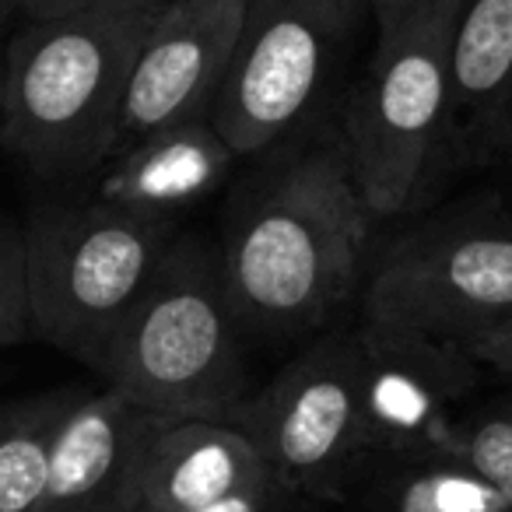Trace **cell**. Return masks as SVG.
I'll list each match as a JSON object with an SVG mask.
<instances>
[{
    "label": "cell",
    "mask_w": 512,
    "mask_h": 512,
    "mask_svg": "<svg viewBox=\"0 0 512 512\" xmlns=\"http://www.w3.org/2000/svg\"><path fill=\"white\" fill-rule=\"evenodd\" d=\"M242 337L218 249L172 239L95 372L109 390L158 418L228 425L246 400Z\"/></svg>",
    "instance_id": "3"
},
{
    "label": "cell",
    "mask_w": 512,
    "mask_h": 512,
    "mask_svg": "<svg viewBox=\"0 0 512 512\" xmlns=\"http://www.w3.org/2000/svg\"><path fill=\"white\" fill-rule=\"evenodd\" d=\"M505 144L512 151V95H509V123H505Z\"/></svg>",
    "instance_id": "24"
},
{
    "label": "cell",
    "mask_w": 512,
    "mask_h": 512,
    "mask_svg": "<svg viewBox=\"0 0 512 512\" xmlns=\"http://www.w3.org/2000/svg\"><path fill=\"white\" fill-rule=\"evenodd\" d=\"M379 512H512V502L463 463H404L379 491Z\"/></svg>",
    "instance_id": "16"
},
{
    "label": "cell",
    "mask_w": 512,
    "mask_h": 512,
    "mask_svg": "<svg viewBox=\"0 0 512 512\" xmlns=\"http://www.w3.org/2000/svg\"><path fill=\"white\" fill-rule=\"evenodd\" d=\"M362 320L470 348L512 316V221L449 218L383 249Z\"/></svg>",
    "instance_id": "7"
},
{
    "label": "cell",
    "mask_w": 512,
    "mask_h": 512,
    "mask_svg": "<svg viewBox=\"0 0 512 512\" xmlns=\"http://www.w3.org/2000/svg\"><path fill=\"white\" fill-rule=\"evenodd\" d=\"M246 0H162L137 50L113 155L172 123L211 116L239 43Z\"/></svg>",
    "instance_id": "10"
},
{
    "label": "cell",
    "mask_w": 512,
    "mask_h": 512,
    "mask_svg": "<svg viewBox=\"0 0 512 512\" xmlns=\"http://www.w3.org/2000/svg\"><path fill=\"white\" fill-rule=\"evenodd\" d=\"M512 0H463L453 32V116L446 155L474 162L509 151Z\"/></svg>",
    "instance_id": "14"
},
{
    "label": "cell",
    "mask_w": 512,
    "mask_h": 512,
    "mask_svg": "<svg viewBox=\"0 0 512 512\" xmlns=\"http://www.w3.org/2000/svg\"><path fill=\"white\" fill-rule=\"evenodd\" d=\"M281 495L256 449L218 421H165L144 463L141 512H204Z\"/></svg>",
    "instance_id": "12"
},
{
    "label": "cell",
    "mask_w": 512,
    "mask_h": 512,
    "mask_svg": "<svg viewBox=\"0 0 512 512\" xmlns=\"http://www.w3.org/2000/svg\"><path fill=\"white\" fill-rule=\"evenodd\" d=\"M172 239L176 221L127 211L102 197L36 211L25 228L32 330L95 369Z\"/></svg>",
    "instance_id": "5"
},
{
    "label": "cell",
    "mask_w": 512,
    "mask_h": 512,
    "mask_svg": "<svg viewBox=\"0 0 512 512\" xmlns=\"http://www.w3.org/2000/svg\"><path fill=\"white\" fill-rule=\"evenodd\" d=\"M78 400L74 393H50L0 407V512H39L53 442Z\"/></svg>",
    "instance_id": "15"
},
{
    "label": "cell",
    "mask_w": 512,
    "mask_h": 512,
    "mask_svg": "<svg viewBox=\"0 0 512 512\" xmlns=\"http://www.w3.org/2000/svg\"><path fill=\"white\" fill-rule=\"evenodd\" d=\"M369 225L341 134L309 137L249 176L218 246L242 334L327 327L358 288Z\"/></svg>",
    "instance_id": "1"
},
{
    "label": "cell",
    "mask_w": 512,
    "mask_h": 512,
    "mask_svg": "<svg viewBox=\"0 0 512 512\" xmlns=\"http://www.w3.org/2000/svg\"><path fill=\"white\" fill-rule=\"evenodd\" d=\"M18 4H22V0H0V18L15 15V11H18Z\"/></svg>",
    "instance_id": "23"
},
{
    "label": "cell",
    "mask_w": 512,
    "mask_h": 512,
    "mask_svg": "<svg viewBox=\"0 0 512 512\" xmlns=\"http://www.w3.org/2000/svg\"><path fill=\"white\" fill-rule=\"evenodd\" d=\"M99 4H113V0H22L18 11L29 22H39V18H60V15H71V11L99 8Z\"/></svg>",
    "instance_id": "20"
},
{
    "label": "cell",
    "mask_w": 512,
    "mask_h": 512,
    "mask_svg": "<svg viewBox=\"0 0 512 512\" xmlns=\"http://www.w3.org/2000/svg\"><path fill=\"white\" fill-rule=\"evenodd\" d=\"M165 421L109 386L81 397L53 442L39 512H141L144 463Z\"/></svg>",
    "instance_id": "11"
},
{
    "label": "cell",
    "mask_w": 512,
    "mask_h": 512,
    "mask_svg": "<svg viewBox=\"0 0 512 512\" xmlns=\"http://www.w3.org/2000/svg\"><path fill=\"white\" fill-rule=\"evenodd\" d=\"M32 330L25 288V228L0 218V348L25 341Z\"/></svg>",
    "instance_id": "18"
},
{
    "label": "cell",
    "mask_w": 512,
    "mask_h": 512,
    "mask_svg": "<svg viewBox=\"0 0 512 512\" xmlns=\"http://www.w3.org/2000/svg\"><path fill=\"white\" fill-rule=\"evenodd\" d=\"M449 463H463L512 502V397L456 421Z\"/></svg>",
    "instance_id": "17"
},
{
    "label": "cell",
    "mask_w": 512,
    "mask_h": 512,
    "mask_svg": "<svg viewBox=\"0 0 512 512\" xmlns=\"http://www.w3.org/2000/svg\"><path fill=\"white\" fill-rule=\"evenodd\" d=\"M467 351L484 365V369H495V372H502V376H512V316H505L498 327H491L484 337H477Z\"/></svg>",
    "instance_id": "19"
},
{
    "label": "cell",
    "mask_w": 512,
    "mask_h": 512,
    "mask_svg": "<svg viewBox=\"0 0 512 512\" xmlns=\"http://www.w3.org/2000/svg\"><path fill=\"white\" fill-rule=\"evenodd\" d=\"M235 162L239 155L214 130L211 116L172 123L113 155L99 197L127 211L176 221L179 211L211 197L232 176Z\"/></svg>",
    "instance_id": "13"
},
{
    "label": "cell",
    "mask_w": 512,
    "mask_h": 512,
    "mask_svg": "<svg viewBox=\"0 0 512 512\" xmlns=\"http://www.w3.org/2000/svg\"><path fill=\"white\" fill-rule=\"evenodd\" d=\"M390 4H400V0H369V8L379 11V8H390Z\"/></svg>",
    "instance_id": "25"
},
{
    "label": "cell",
    "mask_w": 512,
    "mask_h": 512,
    "mask_svg": "<svg viewBox=\"0 0 512 512\" xmlns=\"http://www.w3.org/2000/svg\"><path fill=\"white\" fill-rule=\"evenodd\" d=\"M355 337L372 453L404 463L449 460L460 421L453 407L477 386L484 365L460 344L386 323L362 320Z\"/></svg>",
    "instance_id": "9"
},
{
    "label": "cell",
    "mask_w": 512,
    "mask_h": 512,
    "mask_svg": "<svg viewBox=\"0 0 512 512\" xmlns=\"http://www.w3.org/2000/svg\"><path fill=\"white\" fill-rule=\"evenodd\" d=\"M460 8L463 0H400L372 11L379 36L341 130L351 176L372 218L411 211L442 165Z\"/></svg>",
    "instance_id": "4"
},
{
    "label": "cell",
    "mask_w": 512,
    "mask_h": 512,
    "mask_svg": "<svg viewBox=\"0 0 512 512\" xmlns=\"http://www.w3.org/2000/svg\"><path fill=\"white\" fill-rule=\"evenodd\" d=\"M0 130H4V50H0Z\"/></svg>",
    "instance_id": "22"
},
{
    "label": "cell",
    "mask_w": 512,
    "mask_h": 512,
    "mask_svg": "<svg viewBox=\"0 0 512 512\" xmlns=\"http://www.w3.org/2000/svg\"><path fill=\"white\" fill-rule=\"evenodd\" d=\"M158 4L113 0L22 25L4 46L0 144L50 179L109 162L123 92Z\"/></svg>",
    "instance_id": "2"
},
{
    "label": "cell",
    "mask_w": 512,
    "mask_h": 512,
    "mask_svg": "<svg viewBox=\"0 0 512 512\" xmlns=\"http://www.w3.org/2000/svg\"><path fill=\"white\" fill-rule=\"evenodd\" d=\"M228 425L256 449L281 495H337L355 463L372 453L355 330L309 344L256 397L242 400Z\"/></svg>",
    "instance_id": "8"
},
{
    "label": "cell",
    "mask_w": 512,
    "mask_h": 512,
    "mask_svg": "<svg viewBox=\"0 0 512 512\" xmlns=\"http://www.w3.org/2000/svg\"><path fill=\"white\" fill-rule=\"evenodd\" d=\"M369 0H246L211 123L239 158L281 144L316 106Z\"/></svg>",
    "instance_id": "6"
},
{
    "label": "cell",
    "mask_w": 512,
    "mask_h": 512,
    "mask_svg": "<svg viewBox=\"0 0 512 512\" xmlns=\"http://www.w3.org/2000/svg\"><path fill=\"white\" fill-rule=\"evenodd\" d=\"M274 498H278V495L239 498V502H228V505H218V509H204V512H274Z\"/></svg>",
    "instance_id": "21"
}]
</instances>
